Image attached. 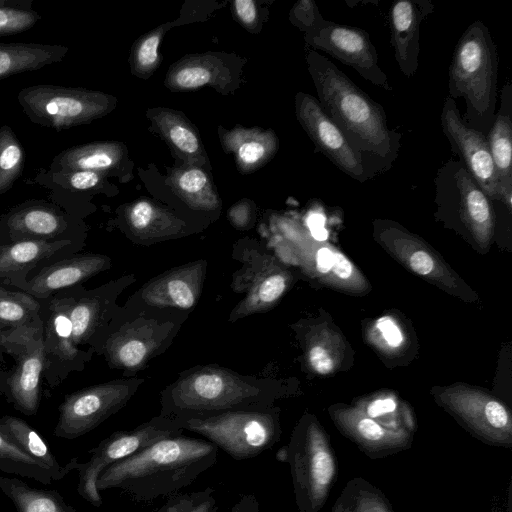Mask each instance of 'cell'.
<instances>
[{
    "label": "cell",
    "mask_w": 512,
    "mask_h": 512,
    "mask_svg": "<svg viewBox=\"0 0 512 512\" xmlns=\"http://www.w3.org/2000/svg\"><path fill=\"white\" fill-rule=\"evenodd\" d=\"M25 161L21 143L9 126L0 128V194L7 192L20 176Z\"/></svg>",
    "instance_id": "39"
},
{
    "label": "cell",
    "mask_w": 512,
    "mask_h": 512,
    "mask_svg": "<svg viewBox=\"0 0 512 512\" xmlns=\"http://www.w3.org/2000/svg\"><path fill=\"white\" fill-rule=\"evenodd\" d=\"M183 431L173 420L158 415L132 430L113 432L89 451L88 461L78 463L77 492L94 507H100L102 498L96 483L106 468L157 441L181 435Z\"/></svg>",
    "instance_id": "12"
},
{
    "label": "cell",
    "mask_w": 512,
    "mask_h": 512,
    "mask_svg": "<svg viewBox=\"0 0 512 512\" xmlns=\"http://www.w3.org/2000/svg\"><path fill=\"white\" fill-rule=\"evenodd\" d=\"M144 382L142 378L130 376L67 394L58 407L53 435L73 440L87 434L124 408Z\"/></svg>",
    "instance_id": "10"
},
{
    "label": "cell",
    "mask_w": 512,
    "mask_h": 512,
    "mask_svg": "<svg viewBox=\"0 0 512 512\" xmlns=\"http://www.w3.org/2000/svg\"><path fill=\"white\" fill-rule=\"evenodd\" d=\"M233 9L238 20L248 29H252L258 23V11L252 0H235Z\"/></svg>",
    "instance_id": "47"
},
{
    "label": "cell",
    "mask_w": 512,
    "mask_h": 512,
    "mask_svg": "<svg viewBox=\"0 0 512 512\" xmlns=\"http://www.w3.org/2000/svg\"><path fill=\"white\" fill-rule=\"evenodd\" d=\"M112 260L100 253H76L31 270L27 275L0 281L20 289L37 299L83 284L97 274L110 269Z\"/></svg>",
    "instance_id": "20"
},
{
    "label": "cell",
    "mask_w": 512,
    "mask_h": 512,
    "mask_svg": "<svg viewBox=\"0 0 512 512\" xmlns=\"http://www.w3.org/2000/svg\"><path fill=\"white\" fill-rule=\"evenodd\" d=\"M66 183L76 190H89L99 186L103 183L106 174L95 171H73L66 174H61Z\"/></svg>",
    "instance_id": "44"
},
{
    "label": "cell",
    "mask_w": 512,
    "mask_h": 512,
    "mask_svg": "<svg viewBox=\"0 0 512 512\" xmlns=\"http://www.w3.org/2000/svg\"><path fill=\"white\" fill-rule=\"evenodd\" d=\"M67 51V47L60 45L0 44V79L59 62L65 57Z\"/></svg>",
    "instance_id": "33"
},
{
    "label": "cell",
    "mask_w": 512,
    "mask_h": 512,
    "mask_svg": "<svg viewBox=\"0 0 512 512\" xmlns=\"http://www.w3.org/2000/svg\"><path fill=\"white\" fill-rule=\"evenodd\" d=\"M280 410H233L173 420L181 429L199 434L235 460L256 457L271 449L282 434Z\"/></svg>",
    "instance_id": "7"
},
{
    "label": "cell",
    "mask_w": 512,
    "mask_h": 512,
    "mask_svg": "<svg viewBox=\"0 0 512 512\" xmlns=\"http://www.w3.org/2000/svg\"><path fill=\"white\" fill-rule=\"evenodd\" d=\"M291 21L305 34L314 32L326 26L325 20L312 0H301L295 4L290 14Z\"/></svg>",
    "instance_id": "42"
},
{
    "label": "cell",
    "mask_w": 512,
    "mask_h": 512,
    "mask_svg": "<svg viewBox=\"0 0 512 512\" xmlns=\"http://www.w3.org/2000/svg\"><path fill=\"white\" fill-rule=\"evenodd\" d=\"M308 361L314 371L319 374H328L334 369V360L331 354L321 344H314L308 348Z\"/></svg>",
    "instance_id": "46"
},
{
    "label": "cell",
    "mask_w": 512,
    "mask_h": 512,
    "mask_svg": "<svg viewBox=\"0 0 512 512\" xmlns=\"http://www.w3.org/2000/svg\"><path fill=\"white\" fill-rule=\"evenodd\" d=\"M441 214L453 215L479 242H486L494 225L491 199L477 184L459 159H450L434 179Z\"/></svg>",
    "instance_id": "13"
},
{
    "label": "cell",
    "mask_w": 512,
    "mask_h": 512,
    "mask_svg": "<svg viewBox=\"0 0 512 512\" xmlns=\"http://www.w3.org/2000/svg\"><path fill=\"white\" fill-rule=\"evenodd\" d=\"M0 423L22 451L51 472L54 481H59L72 470H76L78 457L71 458L64 466L61 465L47 442L23 419L4 415L0 417Z\"/></svg>",
    "instance_id": "31"
},
{
    "label": "cell",
    "mask_w": 512,
    "mask_h": 512,
    "mask_svg": "<svg viewBox=\"0 0 512 512\" xmlns=\"http://www.w3.org/2000/svg\"><path fill=\"white\" fill-rule=\"evenodd\" d=\"M334 252L327 247H322L318 250L316 255L317 269L321 273H327L333 267Z\"/></svg>",
    "instance_id": "52"
},
{
    "label": "cell",
    "mask_w": 512,
    "mask_h": 512,
    "mask_svg": "<svg viewBox=\"0 0 512 512\" xmlns=\"http://www.w3.org/2000/svg\"><path fill=\"white\" fill-rule=\"evenodd\" d=\"M207 260L171 268L143 284L129 300L147 306L190 312L203 292Z\"/></svg>",
    "instance_id": "21"
},
{
    "label": "cell",
    "mask_w": 512,
    "mask_h": 512,
    "mask_svg": "<svg viewBox=\"0 0 512 512\" xmlns=\"http://www.w3.org/2000/svg\"><path fill=\"white\" fill-rule=\"evenodd\" d=\"M18 102L28 118L52 129L87 124L110 113L114 96L99 91L54 85H34L18 93Z\"/></svg>",
    "instance_id": "9"
},
{
    "label": "cell",
    "mask_w": 512,
    "mask_h": 512,
    "mask_svg": "<svg viewBox=\"0 0 512 512\" xmlns=\"http://www.w3.org/2000/svg\"><path fill=\"white\" fill-rule=\"evenodd\" d=\"M0 471L50 485L51 472L22 451L0 423Z\"/></svg>",
    "instance_id": "37"
},
{
    "label": "cell",
    "mask_w": 512,
    "mask_h": 512,
    "mask_svg": "<svg viewBox=\"0 0 512 512\" xmlns=\"http://www.w3.org/2000/svg\"><path fill=\"white\" fill-rule=\"evenodd\" d=\"M172 191L191 209L215 212L221 199L205 170L186 164L174 170L168 179Z\"/></svg>",
    "instance_id": "32"
},
{
    "label": "cell",
    "mask_w": 512,
    "mask_h": 512,
    "mask_svg": "<svg viewBox=\"0 0 512 512\" xmlns=\"http://www.w3.org/2000/svg\"><path fill=\"white\" fill-rule=\"evenodd\" d=\"M41 300L45 358L43 379L54 389L69 374L83 371L95 353L92 349L76 346L73 341L65 289Z\"/></svg>",
    "instance_id": "16"
},
{
    "label": "cell",
    "mask_w": 512,
    "mask_h": 512,
    "mask_svg": "<svg viewBox=\"0 0 512 512\" xmlns=\"http://www.w3.org/2000/svg\"><path fill=\"white\" fill-rule=\"evenodd\" d=\"M9 377V371L5 370L0 362V396L7 397L8 388L7 380Z\"/></svg>",
    "instance_id": "54"
},
{
    "label": "cell",
    "mask_w": 512,
    "mask_h": 512,
    "mask_svg": "<svg viewBox=\"0 0 512 512\" xmlns=\"http://www.w3.org/2000/svg\"><path fill=\"white\" fill-rule=\"evenodd\" d=\"M486 137L503 194L502 202L510 209L512 199V85L510 81L501 89L500 107Z\"/></svg>",
    "instance_id": "28"
},
{
    "label": "cell",
    "mask_w": 512,
    "mask_h": 512,
    "mask_svg": "<svg viewBox=\"0 0 512 512\" xmlns=\"http://www.w3.org/2000/svg\"><path fill=\"white\" fill-rule=\"evenodd\" d=\"M279 389L274 380L240 374L216 364L181 372L160 393L159 415L171 420L233 410L273 407Z\"/></svg>",
    "instance_id": "3"
},
{
    "label": "cell",
    "mask_w": 512,
    "mask_h": 512,
    "mask_svg": "<svg viewBox=\"0 0 512 512\" xmlns=\"http://www.w3.org/2000/svg\"><path fill=\"white\" fill-rule=\"evenodd\" d=\"M217 504L214 494L210 495L193 508H191L188 512H216Z\"/></svg>",
    "instance_id": "53"
},
{
    "label": "cell",
    "mask_w": 512,
    "mask_h": 512,
    "mask_svg": "<svg viewBox=\"0 0 512 512\" xmlns=\"http://www.w3.org/2000/svg\"><path fill=\"white\" fill-rule=\"evenodd\" d=\"M4 354L15 361L9 371L6 400L24 415H36L45 362L42 317L31 325L0 332L1 360Z\"/></svg>",
    "instance_id": "11"
},
{
    "label": "cell",
    "mask_w": 512,
    "mask_h": 512,
    "mask_svg": "<svg viewBox=\"0 0 512 512\" xmlns=\"http://www.w3.org/2000/svg\"><path fill=\"white\" fill-rule=\"evenodd\" d=\"M5 237L0 245L23 240H72L84 243L85 236L70 230L68 220L51 208L29 206L11 213L5 220Z\"/></svg>",
    "instance_id": "26"
},
{
    "label": "cell",
    "mask_w": 512,
    "mask_h": 512,
    "mask_svg": "<svg viewBox=\"0 0 512 512\" xmlns=\"http://www.w3.org/2000/svg\"><path fill=\"white\" fill-rule=\"evenodd\" d=\"M437 401L469 433L497 447H512V417L498 399L466 387L449 388L437 395Z\"/></svg>",
    "instance_id": "15"
},
{
    "label": "cell",
    "mask_w": 512,
    "mask_h": 512,
    "mask_svg": "<svg viewBox=\"0 0 512 512\" xmlns=\"http://www.w3.org/2000/svg\"><path fill=\"white\" fill-rule=\"evenodd\" d=\"M217 455L218 447L207 440L171 436L112 464L96 486L99 492L119 489L137 502H151L191 485L216 463Z\"/></svg>",
    "instance_id": "1"
},
{
    "label": "cell",
    "mask_w": 512,
    "mask_h": 512,
    "mask_svg": "<svg viewBox=\"0 0 512 512\" xmlns=\"http://www.w3.org/2000/svg\"><path fill=\"white\" fill-rule=\"evenodd\" d=\"M224 63L213 54L186 57L171 66L166 85L171 90H192L227 80Z\"/></svg>",
    "instance_id": "34"
},
{
    "label": "cell",
    "mask_w": 512,
    "mask_h": 512,
    "mask_svg": "<svg viewBox=\"0 0 512 512\" xmlns=\"http://www.w3.org/2000/svg\"><path fill=\"white\" fill-rule=\"evenodd\" d=\"M0 490L17 512H77L57 490L34 488L19 478L0 476Z\"/></svg>",
    "instance_id": "35"
},
{
    "label": "cell",
    "mask_w": 512,
    "mask_h": 512,
    "mask_svg": "<svg viewBox=\"0 0 512 512\" xmlns=\"http://www.w3.org/2000/svg\"><path fill=\"white\" fill-rule=\"evenodd\" d=\"M330 512H346L341 502L337 499Z\"/></svg>",
    "instance_id": "56"
},
{
    "label": "cell",
    "mask_w": 512,
    "mask_h": 512,
    "mask_svg": "<svg viewBox=\"0 0 512 512\" xmlns=\"http://www.w3.org/2000/svg\"><path fill=\"white\" fill-rule=\"evenodd\" d=\"M325 218L320 213H312L307 219V225L314 239L324 241L328 237V232L324 227Z\"/></svg>",
    "instance_id": "49"
},
{
    "label": "cell",
    "mask_w": 512,
    "mask_h": 512,
    "mask_svg": "<svg viewBox=\"0 0 512 512\" xmlns=\"http://www.w3.org/2000/svg\"><path fill=\"white\" fill-rule=\"evenodd\" d=\"M329 413L341 434L370 458L394 455L412 445V433L388 429L356 406L331 407Z\"/></svg>",
    "instance_id": "22"
},
{
    "label": "cell",
    "mask_w": 512,
    "mask_h": 512,
    "mask_svg": "<svg viewBox=\"0 0 512 512\" xmlns=\"http://www.w3.org/2000/svg\"><path fill=\"white\" fill-rule=\"evenodd\" d=\"M232 257L241 267L232 274L231 288L244 297L229 314L230 323L272 309L292 279L290 272L255 240H239L233 246Z\"/></svg>",
    "instance_id": "8"
},
{
    "label": "cell",
    "mask_w": 512,
    "mask_h": 512,
    "mask_svg": "<svg viewBox=\"0 0 512 512\" xmlns=\"http://www.w3.org/2000/svg\"><path fill=\"white\" fill-rule=\"evenodd\" d=\"M41 16L14 5L0 6V36L18 34L32 28Z\"/></svg>",
    "instance_id": "41"
},
{
    "label": "cell",
    "mask_w": 512,
    "mask_h": 512,
    "mask_svg": "<svg viewBox=\"0 0 512 512\" xmlns=\"http://www.w3.org/2000/svg\"><path fill=\"white\" fill-rule=\"evenodd\" d=\"M377 328L381 331L386 342L392 347H398L403 337L400 329L390 317H382L377 321Z\"/></svg>",
    "instance_id": "48"
},
{
    "label": "cell",
    "mask_w": 512,
    "mask_h": 512,
    "mask_svg": "<svg viewBox=\"0 0 512 512\" xmlns=\"http://www.w3.org/2000/svg\"><path fill=\"white\" fill-rule=\"evenodd\" d=\"M230 512H261L254 494H245L232 506Z\"/></svg>",
    "instance_id": "51"
},
{
    "label": "cell",
    "mask_w": 512,
    "mask_h": 512,
    "mask_svg": "<svg viewBox=\"0 0 512 512\" xmlns=\"http://www.w3.org/2000/svg\"><path fill=\"white\" fill-rule=\"evenodd\" d=\"M126 155V147L120 142L89 143L69 148L58 154L51 164V170L56 174L86 170L107 175L124 163Z\"/></svg>",
    "instance_id": "30"
},
{
    "label": "cell",
    "mask_w": 512,
    "mask_h": 512,
    "mask_svg": "<svg viewBox=\"0 0 512 512\" xmlns=\"http://www.w3.org/2000/svg\"><path fill=\"white\" fill-rule=\"evenodd\" d=\"M84 243L72 240H23L0 245V281L76 254Z\"/></svg>",
    "instance_id": "25"
},
{
    "label": "cell",
    "mask_w": 512,
    "mask_h": 512,
    "mask_svg": "<svg viewBox=\"0 0 512 512\" xmlns=\"http://www.w3.org/2000/svg\"><path fill=\"white\" fill-rule=\"evenodd\" d=\"M189 312L127 300L111 321L99 356L126 377L147 367L173 343Z\"/></svg>",
    "instance_id": "4"
},
{
    "label": "cell",
    "mask_w": 512,
    "mask_h": 512,
    "mask_svg": "<svg viewBox=\"0 0 512 512\" xmlns=\"http://www.w3.org/2000/svg\"><path fill=\"white\" fill-rule=\"evenodd\" d=\"M26 2L27 1H20V0H0V6L14 5V6H19L22 8L29 9V8L25 7Z\"/></svg>",
    "instance_id": "55"
},
{
    "label": "cell",
    "mask_w": 512,
    "mask_h": 512,
    "mask_svg": "<svg viewBox=\"0 0 512 512\" xmlns=\"http://www.w3.org/2000/svg\"><path fill=\"white\" fill-rule=\"evenodd\" d=\"M253 204L247 199L238 202L228 212V218L231 224L240 230L249 229L254 221Z\"/></svg>",
    "instance_id": "45"
},
{
    "label": "cell",
    "mask_w": 512,
    "mask_h": 512,
    "mask_svg": "<svg viewBox=\"0 0 512 512\" xmlns=\"http://www.w3.org/2000/svg\"><path fill=\"white\" fill-rule=\"evenodd\" d=\"M433 10L429 0H399L391 6V44L399 69L406 77L417 71L420 24Z\"/></svg>",
    "instance_id": "24"
},
{
    "label": "cell",
    "mask_w": 512,
    "mask_h": 512,
    "mask_svg": "<svg viewBox=\"0 0 512 512\" xmlns=\"http://www.w3.org/2000/svg\"><path fill=\"white\" fill-rule=\"evenodd\" d=\"M136 280L134 274H125L93 289H86L83 284L65 289L76 346L87 347L99 355L109 325L120 308L118 298Z\"/></svg>",
    "instance_id": "14"
},
{
    "label": "cell",
    "mask_w": 512,
    "mask_h": 512,
    "mask_svg": "<svg viewBox=\"0 0 512 512\" xmlns=\"http://www.w3.org/2000/svg\"><path fill=\"white\" fill-rule=\"evenodd\" d=\"M212 494H214V489L210 487L200 491L176 494L153 512H188Z\"/></svg>",
    "instance_id": "43"
},
{
    "label": "cell",
    "mask_w": 512,
    "mask_h": 512,
    "mask_svg": "<svg viewBox=\"0 0 512 512\" xmlns=\"http://www.w3.org/2000/svg\"><path fill=\"white\" fill-rule=\"evenodd\" d=\"M441 127L452 150L492 201H503L502 190L490 153L487 137L467 126L455 100L446 97L441 112Z\"/></svg>",
    "instance_id": "18"
},
{
    "label": "cell",
    "mask_w": 512,
    "mask_h": 512,
    "mask_svg": "<svg viewBox=\"0 0 512 512\" xmlns=\"http://www.w3.org/2000/svg\"><path fill=\"white\" fill-rule=\"evenodd\" d=\"M498 53L488 27L471 23L459 38L448 71V97L464 98V123L485 136L496 115Z\"/></svg>",
    "instance_id": "5"
},
{
    "label": "cell",
    "mask_w": 512,
    "mask_h": 512,
    "mask_svg": "<svg viewBox=\"0 0 512 512\" xmlns=\"http://www.w3.org/2000/svg\"><path fill=\"white\" fill-rule=\"evenodd\" d=\"M304 38L312 47L352 67L365 80L386 91L392 90L365 30L329 21L321 29L305 34Z\"/></svg>",
    "instance_id": "19"
},
{
    "label": "cell",
    "mask_w": 512,
    "mask_h": 512,
    "mask_svg": "<svg viewBox=\"0 0 512 512\" xmlns=\"http://www.w3.org/2000/svg\"><path fill=\"white\" fill-rule=\"evenodd\" d=\"M122 227L129 239L144 245L183 237L194 232L187 222L173 211L147 199H139L124 207Z\"/></svg>",
    "instance_id": "23"
},
{
    "label": "cell",
    "mask_w": 512,
    "mask_h": 512,
    "mask_svg": "<svg viewBox=\"0 0 512 512\" xmlns=\"http://www.w3.org/2000/svg\"><path fill=\"white\" fill-rule=\"evenodd\" d=\"M295 112L316 148L337 168L359 182H365L370 177L363 155L350 145L315 97L298 92L295 96Z\"/></svg>",
    "instance_id": "17"
},
{
    "label": "cell",
    "mask_w": 512,
    "mask_h": 512,
    "mask_svg": "<svg viewBox=\"0 0 512 512\" xmlns=\"http://www.w3.org/2000/svg\"><path fill=\"white\" fill-rule=\"evenodd\" d=\"M307 64L321 108L350 145L362 155L372 154L383 163H391L401 135L389 129L383 107L325 56L311 50Z\"/></svg>",
    "instance_id": "2"
},
{
    "label": "cell",
    "mask_w": 512,
    "mask_h": 512,
    "mask_svg": "<svg viewBox=\"0 0 512 512\" xmlns=\"http://www.w3.org/2000/svg\"><path fill=\"white\" fill-rule=\"evenodd\" d=\"M219 137L226 153L234 156L242 173H251L268 163L277 153L279 141L271 129L219 127Z\"/></svg>",
    "instance_id": "27"
},
{
    "label": "cell",
    "mask_w": 512,
    "mask_h": 512,
    "mask_svg": "<svg viewBox=\"0 0 512 512\" xmlns=\"http://www.w3.org/2000/svg\"><path fill=\"white\" fill-rule=\"evenodd\" d=\"M277 458L289 465L299 512H321L337 479L338 463L329 435L313 415L300 419Z\"/></svg>",
    "instance_id": "6"
},
{
    "label": "cell",
    "mask_w": 512,
    "mask_h": 512,
    "mask_svg": "<svg viewBox=\"0 0 512 512\" xmlns=\"http://www.w3.org/2000/svg\"><path fill=\"white\" fill-rule=\"evenodd\" d=\"M147 116L172 151L189 165L201 167L207 162L196 128L182 113L168 108H154L147 111Z\"/></svg>",
    "instance_id": "29"
},
{
    "label": "cell",
    "mask_w": 512,
    "mask_h": 512,
    "mask_svg": "<svg viewBox=\"0 0 512 512\" xmlns=\"http://www.w3.org/2000/svg\"><path fill=\"white\" fill-rule=\"evenodd\" d=\"M41 310V299L0 282V332L37 322Z\"/></svg>",
    "instance_id": "36"
},
{
    "label": "cell",
    "mask_w": 512,
    "mask_h": 512,
    "mask_svg": "<svg viewBox=\"0 0 512 512\" xmlns=\"http://www.w3.org/2000/svg\"><path fill=\"white\" fill-rule=\"evenodd\" d=\"M0 512H2V511H0Z\"/></svg>",
    "instance_id": "57"
},
{
    "label": "cell",
    "mask_w": 512,
    "mask_h": 512,
    "mask_svg": "<svg viewBox=\"0 0 512 512\" xmlns=\"http://www.w3.org/2000/svg\"><path fill=\"white\" fill-rule=\"evenodd\" d=\"M337 499L346 512H394L382 491L361 477L349 480Z\"/></svg>",
    "instance_id": "38"
},
{
    "label": "cell",
    "mask_w": 512,
    "mask_h": 512,
    "mask_svg": "<svg viewBox=\"0 0 512 512\" xmlns=\"http://www.w3.org/2000/svg\"><path fill=\"white\" fill-rule=\"evenodd\" d=\"M331 270L340 279H347L352 274L353 266L343 254L334 252V262Z\"/></svg>",
    "instance_id": "50"
},
{
    "label": "cell",
    "mask_w": 512,
    "mask_h": 512,
    "mask_svg": "<svg viewBox=\"0 0 512 512\" xmlns=\"http://www.w3.org/2000/svg\"><path fill=\"white\" fill-rule=\"evenodd\" d=\"M163 34V27H159L138 39L132 50L131 69L135 75L148 78L158 67V49Z\"/></svg>",
    "instance_id": "40"
}]
</instances>
